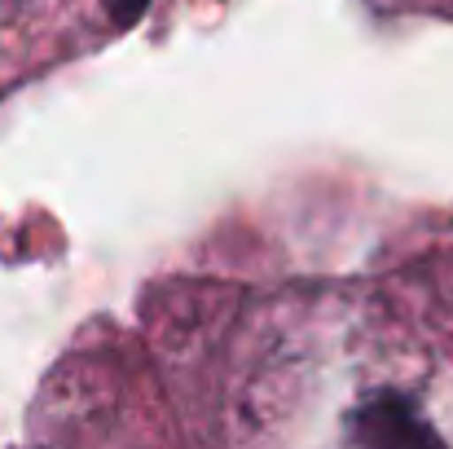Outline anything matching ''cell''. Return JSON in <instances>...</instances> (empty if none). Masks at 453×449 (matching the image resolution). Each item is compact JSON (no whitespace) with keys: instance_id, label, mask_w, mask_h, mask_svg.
I'll return each mask as SVG.
<instances>
[{"instance_id":"obj_1","label":"cell","mask_w":453,"mask_h":449,"mask_svg":"<svg viewBox=\"0 0 453 449\" xmlns=\"http://www.w3.org/2000/svg\"><path fill=\"white\" fill-rule=\"evenodd\" d=\"M348 432L357 449H449L441 432L414 410L401 392H370L348 414Z\"/></svg>"},{"instance_id":"obj_2","label":"cell","mask_w":453,"mask_h":449,"mask_svg":"<svg viewBox=\"0 0 453 449\" xmlns=\"http://www.w3.org/2000/svg\"><path fill=\"white\" fill-rule=\"evenodd\" d=\"M146 4H150V0H106V9H111V22H115L119 31L137 27V18L146 13Z\"/></svg>"}]
</instances>
